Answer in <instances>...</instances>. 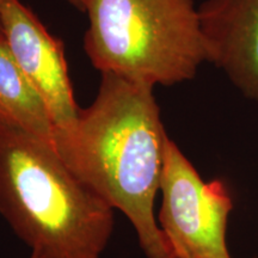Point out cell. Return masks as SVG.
I'll return each mask as SVG.
<instances>
[{"label":"cell","instance_id":"cell-3","mask_svg":"<svg viewBox=\"0 0 258 258\" xmlns=\"http://www.w3.org/2000/svg\"><path fill=\"white\" fill-rule=\"evenodd\" d=\"M85 11L84 48L102 74L172 86L207 61L194 0H88Z\"/></svg>","mask_w":258,"mask_h":258},{"label":"cell","instance_id":"cell-1","mask_svg":"<svg viewBox=\"0 0 258 258\" xmlns=\"http://www.w3.org/2000/svg\"><path fill=\"white\" fill-rule=\"evenodd\" d=\"M153 86L102 74L95 101L54 148L77 178L120 211L147 258H175L154 215L166 134Z\"/></svg>","mask_w":258,"mask_h":258},{"label":"cell","instance_id":"cell-5","mask_svg":"<svg viewBox=\"0 0 258 258\" xmlns=\"http://www.w3.org/2000/svg\"><path fill=\"white\" fill-rule=\"evenodd\" d=\"M0 27L18 66L46 103L54 132L72 128L80 109L61 42L21 0H0Z\"/></svg>","mask_w":258,"mask_h":258},{"label":"cell","instance_id":"cell-7","mask_svg":"<svg viewBox=\"0 0 258 258\" xmlns=\"http://www.w3.org/2000/svg\"><path fill=\"white\" fill-rule=\"evenodd\" d=\"M0 122L54 145V123L46 103L28 79L0 30Z\"/></svg>","mask_w":258,"mask_h":258},{"label":"cell","instance_id":"cell-4","mask_svg":"<svg viewBox=\"0 0 258 258\" xmlns=\"http://www.w3.org/2000/svg\"><path fill=\"white\" fill-rule=\"evenodd\" d=\"M158 225L175 258H232L226 230L233 208L220 179L205 182L190 160L166 139Z\"/></svg>","mask_w":258,"mask_h":258},{"label":"cell","instance_id":"cell-2","mask_svg":"<svg viewBox=\"0 0 258 258\" xmlns=\"http://www.w3.org/2000/svg\"><path fill=\"white\" fill-rule=\"evenodd\" d=\"M0 214L30 258H101L115 209L73 175L51 145L0 122Z\"/></svg>","mask_w":258,"mask_h":258},{"label":"cell","instance_id":"cell-8","mask_svg":"<svg viewBox=\"0 0 258 258\" xmlns=\"http://www.w3.org/2000/svg\"><path fill=\"white\" fill-rule=\"evenodd\" d=\"M66 2H69L70 4L74 5L76 8L85 11V6H86V3H88V0H66Z\"/></svg>","mask_w":258,"mask_h":258},{"label":"cell","instance_id":"cell-6","mask_svg":"<svg viewBox=\"0 0 258 258\" xmlns=\"http://www.w3.org/2000/svg\"><path fill=\"white\" fill-rule=\"evenodd\" d=\"M199 15L207 62L258 101V0H205Z\"/></svg>","mask_w":258,"mask_h":258},{"label":"cell","instance_id":"cell-9","mask_svg":"<svg viewBox=\"0 0 258 258\" xmlns=\"http://www.w3.org/2000/svg\"><path fill=\"white\" fill-rule=\"evenodd\" d=\"M0 30H2V27H0Z\"/></svg>","mask_w":258,"mask_h":258}]
</instances>
